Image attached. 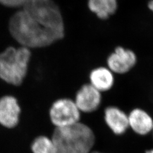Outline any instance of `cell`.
Returning <instances> with one entry per match:
<instances>
[{
    "instance_id": "1",
    "label": "cell",
    "mask_w": 153,
    "mask_h": 153,
    "mask_svg": "<svg viewBox=\"0 0 153 153\" xmlns=\"http://www.w3.org/2000/svg\"><path fill=\"white\" fill-rule=\"evenodd\" d=\"M12 36L22 47L42 48L64 38L60 10L52 0H27L9 22Z\"/></svg>"
},
{
    "instance_id": "2",
    "label": "cell",
    "mask_w": 153,
    "mask_h": 153,
    "mask_svg": "<svg viewBox=\"0 0 153 153\" xmlns=\"http://www.w3.org/2000/svg\"><path fill=\"white\" fill-rule=\"evenodd\" d=\"M52 140L57 153H91L95 141L93 130L81 121L65 128H56Z\"/></svg>"
},
{
    "instance_id": "3",
    "label": "cell",
    "mask_w": 153,
    "mask_h": 153,
    "mask_svg": "<svg viewBox=\"0 0 153 153\" xmlns=\"http://www.w3.org/2000/svg\"><path fill=\"white\" fill-rule=\"evenodd\" d=\"M31 57L29 48L9 47L0 53V78L15 86L22 83L27 72Z\"/></svg>"
},
{
    "instance_id": "4",
    "label": "cell",
    "mask_w": 153,
    "mask_h": 153,
    "mask_svg": "<svg viewBox=\"0 0 153 153\" xmlns=\"http://www.w3.org/2000/svg\"><path fill=\"white\" fill-rule=\"evenodd\" d=\"M81 113L74 100L62 98L52 105L49 116L56 128H65L80 122Z\"/></svg>"
},
{
    "instance_id": "5",
    "label": "cell",
    "mask_w": 153,
    "mask_h": 153,
    "mask_svg": "<svg viewBox=\"0 0 153 153\" xmlns=\"http://www.w3.org/2000/svg\"><path fill=\"white\" fill-rule=\"evenodd\" d=\"M137 62V56L130 49L117 47L108 57V68L114 73L123 74L130 71Z\"/></svg>"
},
{
    "instance_id": "6",
    "label": "cell",
    "mask_w": 153,
    "mask_h": 153,
    "mask_svg": "<svg viewBox=\"0 0 153 153\" xmlns=\"http://www.w3.org/2000/svg\"><path fill=\"white\" fill-rule=\"evenodd\" d=\"M74 101L81 112L91 113L101 104L102 94L90 83L85 84L77 91Z\"/></svg>"
},
{
    "instance_id": "7",
    "label": "cell",
    "mask_w": 153,
    "mask_h": 153,
    "mask_svg": "<svg viewBox=\"0 0 153 153\" xmlns=\"http://www.w3.org/2000/svg\"><path fill=\"white\" fill-rule=\"evenodd\" d=\"M21 108L16 99L5 96L0 99V124L12 128L18 124Z\"/></svg>"
},
{
    "instance_id": "8",
    "label": "cell",
    "mask_w": 153,
    "mask_h": 153,
    "mask_svg": "<svg viewBox=\"0 0 153 153\" xmlns=\"http://www.w3.org/2000/svg\"><path fill=\"white\" fill-rule=\"evenodd\" d=\"M104 120L109 129L117 135L124 134L129 128L128 115L116 107L111 106L105 109Z\"/></svg>"
},
{
    "instance_id": "9",
    "label": "cell",
    "mask_w": 153,
    "mask_h": 153,
    "mask_svg": "<svg viewBox=\"0 0 153 153\" xmlns=\"http://www.w3.org/2000/svg\"><path fill=\"white\" fill-rule=\"evenodd\" d=\"M129 126L136 133L146 135L153 131V119L145 111L135 108L128 115Z\"/></svg>"
},
{
    "instance_id": "10",
    "label": "cell",
    "mask_w": 153,
    "mask_h": 153,
    "mask_svg": "<svg viewBox=\"0 0 153 153\" xmlns=\"http://www.w3.org/2000/svg\"><path fill=\"white\" fill-rule=\"evenodd\" d=\"M90 82L93 87L100 92L109 90L114 84V73L107 67H98L91 71Z\"/></svg>"
},
{
    "instance_id": "11",
    "label": "cell",
    "mask_w": 153,
    "mask_h": 153,
    "mask_svg": "<svg viewBox=\"0 0 153 153\" xmlns=\"http://www.w3.org/2000/svg\"><path fill=\"white\" fill-rule=\"evenodd\" d=\"M117 7V0H88V7L90 10L103 20L114 14Z\"/></svg>"
},
{
    "instance_id": "12",
    "label": "cell",
    "mask_w": 153,
    "mask_h": 153,
    "mask_svg": "<svg viewBox=\"0 0 153 153\" xmlns=\"http://www.w3.org/2000/svg\"><path fill=\"white\" fill-rule=\"evenodd\" d=\"M33 153H57L52 138L45 136L37 137L32 145Z\"/></svg>"
},
{
    "instance_id": "13",
    "label": "cell",
    "mask_w": 153,
    "mask_h": 153,
    "mask_svg": "<svg viewBox=\"0 0 153 153\" xmlns=\"http://www.w3.org/2000/svg\"><path fill=\"white\" fill-rule=\"evenodd\" d=\"M27 0H0V3L9 7L23 6Z\"/></svg>"
},
{
    "instance_id": "14",
    "label": "cell",
    "mask_w": 153,
    "mask_h": 153,
    "mask_svg": "<svg viewBox=\"0 0 153 153\" xmlns=\"http://www.w3.org/2000/svg\"><path fill=\"white\" fill-rule=\"evenodd\" d=\"M148 8L153 12V0H150L148 3Z\"/></svg>"
},
{
    "instance_id": "15",
    "label": "cell",
    "mask_w": 153,
    "mask_h": 153,
    "mask_svg": "<svg viewBox=\"0 0 153 153\" xmlns=\"http://www.w3.org/2000/svg\"><path fill=\"white\" fill-rule=\"evenodd\" d=\"M146 153H153V149L150 150H149L148 152H146Z\"/></svg>"
},
{
    "instance_id": "16",
    "label": "cell",
    "mask_w": 153,
    "mask_h": 153,
    "mask_svg": "<svg viewBox=\"0 0 153 153\" xmlns=\"http://www.w3.org/2000/svg\"><path fill=\"white\" fill-rule=\"evenodd\" d=\"M99 153V152H93V153Z\"/></svg>"
},
{
    "instance_id": "17",
    "label": "cell",
    "mask_w": 153,
    "mask_h": 153,
    "mask_svg": "<svg viewBox=\"0 0 153 153\" xmlns=\"http://www.w3.org/2000/svg\"></svg>"
}]
</instances>
